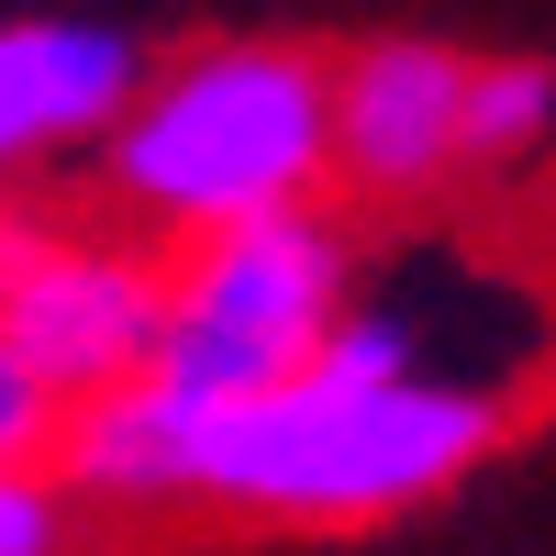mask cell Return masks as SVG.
<instances>
[{
    "instance_id": "6da1fadb",
    "label": "cell",
    "mask_w": 556,
    "mask_h": 556,
    "mask_svg": "<svg viewBox=\"0 0 556 556\" xmlns=\"http://www.w3.org/2000/svg\"><path fill=\"white\" fill-rule=\"evenodd\" d=\"M501 390L445 367L312 356L278 390L201 401V513L235 523H390L424 513L501 445Z\"/></svg>"
},
{
    "instance_id": "7a4b0ae2",
    "label": "cell",
    "mask_w": 556,
    "mask_h": 556,
    "mask_svg": "<svg viewBox=\"0 0 556 556\" xmlns=\"http://www.w3.org/2000/svg\"><path fill=\"white\" fill-rule=\"evenodd\" d=\"M89 201L146 223L156 245H201L223 223L334 201V56L290 34H212L146 67L134 112L89 167Z\"/></svg>"
},
{
    "instance_id": "3957f363",
    "label": "cell",
    "mask_w": 556,
    "mask_h": 556,
    "mask_svg": "<svg viewBox=\"0 0 556 556\" xmlns=\"http://www.w3.org/2000/svg\"><path fill=\"white\" fill-rule=\"evenodd\" d=\"M356 278H367V256H356V223L334 201L256 212V223H223V235H201V245H167L156 379H178L190 401L278 390L290 367H312L323 345H334Z\"/></svg>"
},
{
    "instance_id": "277c9868",
    "label": "cell",
    "mask_w": 556,
    "mask_h": 556,
    "mask_svg": "<svg viewBox=\"0 0 556 556\" xmlns=\"http://www.w3.org/2000/svg\"><path fill=\"white\" fill-rule=\"evenodd\" d=\"M0 334L56 401L146 379L167 334V245L112 201L0 212Z\"/></svg>"
},
{
    "instance_id": "5b68a950",
    "label": "cell",
    "mask_w": 556,
    "mask_h": 556,
    "mask_svg": "<svg viewBox=\"0 0 556 556\" xmlns=\"http://www.w3.org/2000/svg\"><path fill=\"white\" fill-rule=\"evenodd\" d=\"M468 56L424 34H379L334 56V201L424 212L445 178H468Z\"/></svg>"
},
{
    "instance_id": "8992f818",
    "label": "cell",
    "mask_w": 556,
    "mask_h": 556,
    "mask_svg": "<svg viewBox=\"0 0 556 556\" xmlns=\"http://www.w3.org/2000/svg\"><path fill=\"white\" fill-rule=\"evenodd\" d=\"M146 89V45L89 12H12L0 23V212L34 178L101 167L112 123Z\"/></svg>"
},
{
    "instance_id": "52a82bcc",
    "label": "cell",
    "mask_w": 556,
    "mask_h": 556,
    "mask_svg": "<svg viewBox=\"0 0 556 556\" xmlns=\"http://www.w3.org/2000/svg\"><path fill=\"white\" fill-rule=\"evenodd\" d=\"M56 468L101 523H167L201 513V401L178 379H123L56 412Z\"/></svg>"
},
{
    "instance_id": "ba28073f",
    "label": "cell",
    "mask_w": 556,
    "mask_h": 556,
    "mask_svg": "<svg viewBox=\"0 0 556 556\" xmlns=\"http://www.w3.org/2000/svg\"><path fill=\"white\" fill-rule=\"evenodd\" d=\"M556 156V67L501 56L468 78V178H534Z\"/></svg>"
},
{
    "instance_id": "9c48e42d",
    "label": "cell",
    "mask_w": 556,
    "mask_h": 556,
    "mask_svg": "<svg viewBox=\"0 0 556 556\" xmlns=\"http://www.w3.org/2000/svg\"><path fill=\"white\" fill-rule=\"evenodd\" d=\"M89 523L101 513L67 490L56 456H0V556H78Z\"/></svg>"
},
{
    "instance_id": "30bf717a",
    "label": "cell",
    "mask_w": 556,
    "mask_h": 556,
    "mask_svg": "<svg viewBox=\"0 0 556 556\" xmlns=\"http://www.w3.org/2000/svg\"><path fill=\"white\" fill-rule=\"evenodd\" d=\"M56 412L67 401L12 356V334H0V456H56Z\"/></svg>"
}]
</instances>
